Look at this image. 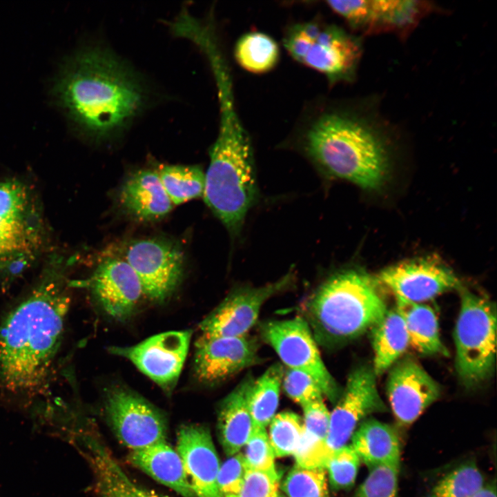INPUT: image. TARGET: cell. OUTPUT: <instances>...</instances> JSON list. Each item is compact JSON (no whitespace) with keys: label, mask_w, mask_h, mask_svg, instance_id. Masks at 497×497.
<instances>
[{"label":"cell","mask_w":497,"mask_h":497,"mask_svg":"<svg viewBox=\"0 0 497 497\" xmlns=\"http://www.w3.org/2000/svg\"><path fill=\"white\" fill-rule=\"evenodd\" d=\"M157 171L174 206L203 197L205 173L199 166L163 165Z\"/></svg>","instance_id":"cell-31"},{"label":"cell","mask_w":497,"mask_h":497,"mask_svg":"<svg viewBox=\"0 0 497 497\" xmlns=\"http://www.w3.org/2000/svg\"><path fill=\"white\" fill-rule=\"evenodd\" d=\"M280 497H286V496L280 494Z\"/></svg>","instance_id":"cell-42"},{"label":"cell","mask_w":497,"mask_h":497,"mask_svg":"<svg viewBox=\"0 0 497 497\" xmlns=\"http://www.w3.org/2000/svg\"><path fill=\"white\" fill-rule=\"evenodd\" d=\"M378 286L376 279L355 268L325 280L303 308L316 342L335 346L370 330L388 310Z\"/></svg>","instance_id":"cell-5"},{"label":"cell","mask_w":497,"mask_h":497,"mask_svg":"<svg viewBox=\"0 0 497 497\" xmlns=\"http://www.w3.org/2000/svg\"><path fill=\"white\" fill-rule=\"evenodd\" d=\"M105 412L119 440L131 451L166 441L167 423L159 409L122 387L106 393Z\"/></svg>","instance_id":"cell-10"},{"label":"cell","mask_w":497,"mask_h":497,"mask_svg":"<svg viewBox=\"0 0 497 497\" xmlns=\"http://www.w3.org/2000/svg\"><path fill=\"white\" fill-rule=\"evenodd\" d=\"M118 199L127 214L142 222L159 220L174 206L157 170L151 168L139 169L129 175L119 188Z\"/></svg>","instance_id":"cell-20"},{"label":"cell","mask_w":497,"mask_h":497,"mask_svg":"<svg viewBox=\"0 0 497 497\" xmlns=\"http://www.w3.org/2000/svg\"><path fill=\"white\" fill-rule=\"evenodd\" d=\"M431 6L419 1H366L360 32L408 33Z\"/></svg>","instance_id":"cell-23"},{"label":"cell","mask_w":497,"mask_h":497,"mask_svg":"<svg viewBox=\"0 0 497 497\" xmlns=\"http://www.w3.org/2000/svg\"><path fill=\"white\" fill-rule=\"evenodd\" d=\"M360 462L351 445L333 451L324 466L331 486L335 490L351 487L355 481Z\"/></svg>","instance_id":"cell-35"},{"label":"cell","mask_w":497,"mask_h":497,"mask_svg":"<svg viewBox=\"0 0 497 497\" xmlns=\"http://www.w3.org/2000/svg\"><path fill=\"white\" fill-rule=\"evenodd\" d=\"M303 409V432L293 455L295 465L305 468L323 467L330 456L326 445L330 412L323 399L309 402Z\"/></svg>","instance_id":"cell-26"},{"label":"cell","mask_w":497,"mask_h":497,"mask_svg":"<svg viewBox=\"0 0 497 497\" xmlns=\"http://www.w3.org/2000/svg\"><path fill=\"white\" fill-rule=\"evenodd\" d=\"M260 333L288 369L311 376L329 400H338L339 387L325 367L311 329L302 317L263 322Z\"/></svg>","instance_id":"cell-9"},{"label":"cell","mask_w":497,"mask_h":497,"mask_svg":"<svg viewBox=\"0 0 497 497\" xmlns=\"http://www.w3.org/2000/svg\"><path fill=\"white\" fill-rule=\"evenodd\" d=\"M395 309L404 321L409 344L417 351L424 355H448L440 339L437 316L431 307L396 298Z\"/></svg>","instance_id":"cell-27"},{"label":"cell","mask_w":497,"mask_h":497,"mask_svg":"<svg viewBox=\"0 0 497 497\" xmlns=\"http://www.w3.org/2000/svg\"><path fill=\"white\" fill-rule=\"evenodd\" d=\"M473 497H496V487L491 485H485Z\"/></svg>","instance_id":"cell-41"},{"label":"cell","mask_w":497,"mask_h":497,"mask_svg":"<svg viewBox=\"0 0 497 497\" xmlns=\"http://www.w3.org/2000/svg\"><path fill=\"white\" fill-rule=\"evenodd\" d=\"M64 257L51 254L38 282L0 324V388L32 396L47 385L70 298Z\"/></svg>","instance_id":"cell-1"},{"label":"cell","mask_w":497,"mask_h":497,"mask_svg":"<svg viewBox=\"0 0 497 497\" xmlns=\"http://www.w3.org/2000/svg\"><path fill=\"white\" fill-rule=\"evenodd\" d=\"M191 335L190 330L170 331L132 346L110 347L108 350L130 361L163 389L170 391L182 371Z\"/></svg>","instance_id":"cell-14"},{"label":"cell","mask_w":497,"mask_h":497,"mask_svg":"<svg viewBox=\"0 0 497 497\" xmlns=\"http://www.w3.org/2000/svg\"><path fill=\"white\" fill-rule=\"evenodd\" d=\"M234 57L244 70L253 74H264L273 70L280 57V46L268 34L248 32L237 40Z\"/></svg>","instance_id":"cell-30"},{"label":"cell","mask_w":497,"mask_h":497,"mask_svg":"<svg viewBox=\"0 0 497 497\" xmlns=\"http://www.w3.org/2000/svg\"><path fill=\"white\" fill-rule=\"evenodd\" d=\"M282 45L293 60L322 74L330 86L352 82L362 53L358 36L320 18L288 26Z\"/></svg>","instance_id":"cell-7"},{"label":"cell","mask_w":497,"mask_h":497,"mask_svg":"<svg viewBox=\"0 0 497 497\" xmlns=\"http://www.w3.org/2000/svg\"><path fill=\"white\" fill-rule=\"evenodd\" d=\"M69 284L88 288L106 313L119 321L133 314L144 295L133 269L119 257L104 260L88 278Z\"/></svg>","instance_id":"cell-16"},{"label":"cell","mask_w":497,"mask_h":497,"mask_svg":"<svg viewBox=\"0 0 497 497\" xmlns=\"http://www.w3.org/2000/svg\"><path fill=\"white\" fill-rule=\"evenodd\" d=\"M258 344L248 335L199 337L195 342L194 374L202 382L215 383L255 364Z\"/></svg>","instance_id":"cell-17"},{"label":"cell","mask_w":497,"mask_h":497,"mask_svg":"<svg viewBox=\"0 0 497 497\" xmlns=\"http://www.w3.org/2000/svg\"><path fill=\"white\" fill-rule=\"evenodd\" d=\"M277 497H280V494H279V496H278Z\"/></svg>","instance_id":"cell-43"},{"label":"cell","mask_w":497,"mask_h":497,"mask_svg":"<svg viewBox=\"0 0 497 497\" xmlns=\"http://www.w3.org/2000/svg\"><path fill=\"white\" fill-rule=\"evenodd\" d=\"M50 234L33 188L18 179L0 182V274L15 275L46 248Z\"/></svg>","instance_id":"cell-6"},{"label":"cell","mask_w":497,"mask_h":497,"mask_svg":"<svg viewBox=\"0 0 497 497\" xmlns=\"http://www.w3.org/2000/svg\"><path fill=\"white\" fill-rule=\"evenodd\" d=\"M282 385L286 395L301 407L323 399V393L315 380L308 374L288 369L284 371Z\"/></svg>","instance_id":"cell-38"},{"label":"cell","mask_w":497,"mask_h":497,"mask_svg":"<svg viewBox=\"0 0 497 497\" xmlns=\"http://www.w3.org/2000/svg\"><path fill=\"white\" fill-rule=\"evenodd\" d=\"M283 375V367L277 362L254 380L247 405L255 427L266 429L275 416Z\"/></svg>","instance_id":"cell-29"},{"label":"cell","mask_w":497,"mask_h":497,"mask_svg":"<svg viewBox=\"0 0 497 497\" xmlns=\"http://www.w3.org/2000/svg\"><path fill=\"white\" fill-rule=\"evenodd\" d=\"M177 452L196 497H221L217 487L221 464L209 429L197 424L181 426Z\"/></svg>","instance_id":"cell-19"},{"label":"cell","mask_w":497,"mask_h":497,"mask_svg":"<svg viewBox=\"0 0 497 497\" xmlns=\"http://www.w3.org/2000/svg\"><path fill=\"white\" fill-rule=\"evenodd\" d=\"M268 427V437L275 458L293 456L302 436L301 418L293 412L283 411L275 414Z\"/></svg>","instance_id":"cell-32"},{"label":"cell","mask_w":497,"mask_h":497,"mask_svg":"<svg viewBox=\"0 0 497 497\" xmlns=\"http://www.w3.org/2000/svg\"><path fill=\"white\" fill-rule=\"evenodd\" d=\"M376 280L406 301L423 303L445 292L459 289L460 282L440 260L431 257L407 260L381 271Z\"/></svg>","instance_id":"cell-15"},{"label":"cell","mask_w":497,"mask_h":497,"mask_svg":"<svg viewBox=\"0 0 497 497\" xmlns=\"http://www.w3.org/2000/svg\"><path fill=\"white\" fill-rule=\"evenodd\" d=\"M484 486L483 476L477 466L467 463L445 476L428 497H473Z\"/></svg>","instance_id":"cell-33"},{"label":"cell","mask_w":497,"mask_h":497,"mask_svg":"<svg viewBox=\"0 0 497 497\" xmlns=\"http://www.w3.org/2000/svg\"><path fill=\"white\" fill-rule=\"evenodd\" d=\"M373 351V370L376 376L383 373L401 357L409 345V339L402 317L396 309L387 310L371 329Z\"/></svg>","instance_id":"cell-28"},{"label":"cell","mask_w":497,"mask_h":497,"mask_svg":"<svg viewBox=\"0 0 497 497\" xmlns=\"http://www.w3.org/2000/svg\"><path fill=\"white\" fill-rule=\"evenodd\" d=\"M369 469L353 497H398L399 467L379 465Z\"/></svg>","instance_id":"cell-37"},{"label":"cell","mask_w":497,"mask_h":497,"mask_svg":"<svg viewBox=\"0 0 497 497\" xmlns=\"http://www.w3.org/2000/svg\"><path fill=\"white\" fill-rule=\"evenodd\" d=\"M295 275L290 271L275 282L235 289L199 324V337H240L248 335L257 321L262 306L275 294L290 287Z\"/></svg>","instance_id":"cell-12"},{"label":"cell","mask_w":497,"mask_h":497,"mask_svg":"<svg viewBox=\"0 0 497 497\" xmlns=\"http://www.w3.org/2000/svg\"><path fill=\"white\" fill-rule=\"evenodd\" d=\"M391 369L387 382V393L397 420L408 425L440 395V387L414 360L407 358Z\"/></svg>","instance_id":"cell-18"},{"label":"cell","mask_w":497,"mask_h":497,"mask_svg":"<svg viewBox=\"0 0 497 497\" xmlns=\"http://www.w3.org/2000/svg\"><path fill=\"white\" fill-rule=\"evenodd\" d=\"M84 442L86 456L95 474L98 497H166L131 480L109 449L99 440L86 436Z\"/></svg>","instance_id":"cell-21"},{"label":"cell","mask_w":497,"mask_h":497,"mask_svg":"<svg viewBox=\"0 0 497 497\" xmlns=\"http://www.w3.org/2000/svg\"><path fill=\"white\" fill-rule=\"evenodd\" d=\"M129 460L153 478L183 497H196L179 455L166 441L131 451Z\"/></svg>","instance_id":"cell-25"},{"label":"cell","mask_w":497,"mask_h":497,"mask_svg":"<svg viewBox=\"0 0 497 497\" xmlns=\"http://www.w3.org/2000/svg\"><path fill=\"white\" fill-rule=\"evenodd\" d=\"M378 127L358 104L322 96L304 106L289 139L328 177L373 190L383 183L388 166Z\"/></svg>","instance_id":"cell-2"},{"label":"cell","mask_w":497,"mask_h":497,"mask_svg":"<svg viewBox=\"0 0 497 497\" xmlns=\"http://www.w3.org/2000/svg\"><path fill=\"white\" fill-rule=\"evenodd\" d=\"M351 441L360 461L369 469L379 465L400 467V441L390 425L376 419H365L355 430Z\"/></svg>","instance_id":"cell-24"},{"label":"cell","mask_w":497,"mask_h":497,"mask_svg":"<svg viewBox=\"0 0 497 497\" xmlns=\"http://www.w3.org/2000/svg\"><path fill=\"white\" fill-rule=\"evenodd\" d=\"M220 122L210 148L203 197L206 205L235 237L240 234L258 188L252 143L236 110L233 83L216 84Z\"/></svg>","instance_id":"cell-4"},{"label":"cell","mask_w":497,"mask_h":497,"mask_svg":"<svg viewBox=\"0 0 497 497\" xmlns=\"http://www.w3.org/2000/svg\"><path fill=\"white\" fill-rule=\"evenodd\" d=\"M454 338L456 368L468 387L491 376L496 359V312L489 300L463 287Z\"/></svg>","instance_id":"cell-8"},{"label":"cell","mask_w":497,"mask_h":497,"mask_svg":"<svg viewBox=\"0 0 497 497\" xmlns=\"http://www.w3.org/2000/svg\"><path fill=\"white\" fill-rule=\"evenodd\" d=\"M242 452L247 469L277 474L266 429L255 427Z\"/></svg>","instance_id":"cell-36"},{"label":"cell","mask_w":497,"mask_h":497,"mask_svg":"<svg viewBox=\"0 0 497 497\" xmlns=\"http://www.w3.org/2000/svg\"><path fill=\"white\" fill-rule=\"evenodd\" d=\"M54 88L76 127L99 142L123 133L144 110L148 99L138 75L112 51L99 46L72 55Z\"/></svg>","instance_id":"cell-3"},{"label":"cell","mask_w":497,"mask_h":497,"mask_svg":"<svg viewBox=\"0 0 497 497\" xmlns=\"http://www.w3.org/2000/svg\"><path fill=\"white\" fill-rule=\"evenodd\" d=\"M386 411L373 368L366 365L356 367L349 375L345 387L330 413L326 439L329 454L347 445L358 426L367 416Z\"/></svg>","instance_id":"cell-13"},{"label":"cell","mask_w":497,"mask_h":497,"mask_svg":"<svg viewBox=\"0 0 497 497\" xmlns=\"http://www.w3.org/2000/svg\"><path fill=\"white\" fill-rule=\"evenodd\" d=\"M280 478L277 474H271L247 469L238 492L224 497H277Z\"/></svg>","instance_id":"cell-39"},{"label":"cell","mask_w":497,"mask_h":497,"mask_svg":"<svg viewBox=\"0 0 497 497\" xmlns=\"http://www.w3.org/2000/svg\"><path fill=\"white\" fill-rule=\"evenodd\" d=\"M254 380L251 376L244 378L220 404L218 435L228 457L241 451L255 429L247 405Z\"/></svg>","instance_id":"cell-22"},{"label":"cell","mask_w":497,"mask_h":497,"mask_svg":"<svg viewBox=\"0 0 497 497\" xmlns=\"http://www.w3.org/2000/svg\"><path fill=\"white\" fill-rule=\"evenodd\" d=\"M282 489L286 497H329L323 467L305 468L295 465L285 477Z\"/></svg>","instance_id":"cell-34"},{"label":"cell","mask_w":497,"mask_h":497,"mask_svg":"<svg viewBox=\"0 0 497 497\" xmlns=\"http://www.w3.org/2000/svg\"><path fill=\"white\" fill-rule=\"evenodd\" d=\"M124 255L144 295L153 301L166 300L181 281L184 257L176 243L157 237L136 240L127 245Z\"/></svg>","instance_id":"cell-11"},{"label":"cell","mask_w":497,"mask_h":497,"mask_svg":"<svg viewBox=\"0 0 497 497\" xmlns=\"http://www.w3.org/2000/svg\"><path fill=\"white\" fill-rule=\"evenodd\" d=\"M247 468L242 452H238L220 465L217 487L221 497L236 494L243 484Z\"/></svg>","instance_id":"cell-40"}]
</instances>
